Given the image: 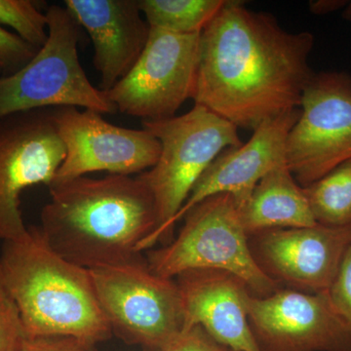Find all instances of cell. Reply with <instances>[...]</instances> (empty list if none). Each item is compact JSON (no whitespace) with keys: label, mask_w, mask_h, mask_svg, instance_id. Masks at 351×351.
I'll return each mask as SVG.
<instances>
[{"label":"cell","mask_w":351,"mask_h":351,"mask_svg":"<svg viewBox=\"0 0 351 351\" xmlns=\"http://www.w3.org/2000/svg\"><path fill=\"white\" fill-rule=\"evenodd\" d=\"M200 34L152 29L129 73L105 92L117 112L157 121L176 117L193 99L199 62Z\"/></svg>","instance_id":"ba28073f"},{"label":"cell","mask_w":351,"mask_h":351,"mask_svg":"<svg viewBox=\"0 0 351 351\" xmlns=\"http://www.w3.org/2000/svg\"><path fill=\"white\" fill-rule=\"evenodd\" d=\"M327 293L332 306L351 327V245Z\"/></svg>","instance_id":"603a6c76"},{"label":"cell","mask_w":351,"mask_h":351,"mask_svg":"<svg viewBox=\"0 0 351 351\" xmlns=\"http://www.w3.org/2000/svg\"><path fill=\"white\" fill-rule=\"evenodd\" d=\"M249 323L261 351H351V327L327 292L278 289L246 298Z\"/></svg>","instance_id":"7c38bea8"},{"label":"cell","mask_w":351,"mask_h":351,"mask_svg":"<svg viewBox=\"0 0 351 351\" xmlns=\"http://www.w3.org/2000/svg\"><path fill=\"white\" fill-rule=\"evenodd\" d=\"M184 309V327L200 326L232 351H261L247 313L250 291L239 277L219 270L198 269L175 278Z\"/></svg>","instance_id":"2e32d148"},{"label":"cell","mask_w":351,"mask_h":351,"mask_svg":"<svg viewBox=\"0 0 351 351\" xmlns=\"http://www.w3.org/2000/svg\"><path fill=\"white\" fill-rule=\"evenodd\" d=\"M300 113V108H295L267 120L253 131L248 142L221 152L193 186L174 226L195 205L213 195L228 193L241 207L267 173L286 164L289 132Z\"/></svg>","instance_id":"5bb4252c"},{"label":"cell","mask_w":351,"mask_h":351,"mask_svg":"<svg viewBox=\"0 0 351 351\" xmlns=\"http://www.w3.org/2000/svg\"><path fill=\"white\" fill-rule=\"evenodd\" d=\"M25 338L17 307L0 279V351H18Z\"/></svg>","instance_id":"44dd1931"},{"label":"cell","mask_w":351,"mask_h":351,"mask_svg":"<svg viewBox=\"0 0 351 351\" xmlns=\"http://www.w3.org/2000/svg\"><path fill=\"white\" fill-rule=\"evenodd\" d=\"M239 213L249 237L265 230L317 223L304 188L287 164L274 168L258 182L248 200L239 207Z\"/></svg>","instance_id":"e0dca14e"},{"label":"cell","mask_w":351,"mask_h":351,"mask_svg":"<svg viewBox=\"0 0 351 351\" xmlns=\"http://www.w3.org/2000/svg\"><path fill=\"white\" fill-rule=\"evenodd\" d=\"M49 193L39 230L53 250L87 269L141 257L138 247L158 226L156 201L138 176H83Z\"/></svg>","instance_id":"7a4b0ae2"},{"label":"cell","mask_w":351,"mask_h":351,"mask_svg":"<svg viewBox=\"0 0 351 351\" xmlns=\"http://www.w3.org/2000/svg\"><path fill=\"white\" fill-rule=\"evenodd\" d=\"M52 117L66 149L52 184L95 172L142 174L160 156V143L149 131L113 125L94 110L56 108Z\"/></svg>","instance_id":"8fae6325"},{"label":"cell","mask_w":351,"mask_h":351,"mask_svg":"<svg viewBox=\"0 0 351 351\" xmlns=\"http://www.w3.org/2000/svg\"><path fill=\"white\" fill-rule=\"evenodd\" d=\"M226 0H138L152 29L178 34H201Z\"/></svg>","instance_id":"ac0fdd59"},{"label":"cell","mask_w":351,"mask_h":351,"mask_svg":"<svg viewBox=\"0 0 351 351\" xmlns=\"http://www.w3.org/2000/svg\"><path fill=\"white\" fill-rule=\"evenodd\" d=\"M1 71H3V66L0 64V73H1Z\"/></svg>","instance_id":"83f0119b"},{"label":"cell","mask_w":351,"mask_h":351,"mask_svg":"<svg viewBox=\"0 0 351 351\" xmlns=\"http://www.w3.org/2000/svg\"><path fill=\"white\" fill-rule=\"evenodd\" d=\"M0 279L17 307L25 338L66 337L93 350L112 336L89 270L53 250L38 226L3 242Z\"/></svg>","instance_id":"3957f363"},{"label":"cell","mask_w":351,"mask_h":351,"mask_svg":"<svg viewBox=\"0 0 351 351\" xmlns=\"http://www.w3.org/2000/svg\"><path fill=\"white\" fill-rule=\"evenodd\" d=\"M314 41L311 32L286 31L272 14L226 0L200 34L195 105L252 132L299 108L315 73Z\"/></svg>","instance_id":"6da1fadb"},{"label":"cell","mask_w":351,"mask_h":351,"mask_svg":"<svg viewBox=\"0 0 351 351\" xmlns=\"http://www.w3.org/2000/svg\"><path fill=\"white\" fill-rule=\"evenodd\" d=\"M289 132L286 164L304 188L351 159V75L314 73Z\"/></svg>","instance_id":"9c48e42d"},{"label":"cell","mask_w":351,"mask_h":351,"mask_svg":"<svg viewBox=\"0 0 351 351\" xmlns=\"http://www.w3.org/2000/svg\"><path fill=\"white\" fill-rule=\"evenodd\" d=\"M66 157L52 108L14 113L0 119V241L27 232L21 195L38 184L48 188Z\"/></svg>","instance_id":"30bf717a"},{"label":"cell","mask_w":351,"mask_h":351,"mask_svg":"<svg viewBox=\"0 0 351 351\" xmlns=\"http://www.w3.org/2000/svg\"><path fill=\"white\" fill-rule=\"evenodd\" d=\"M0 25L12 27L18 36L38 49L48 39L47 15L29 0H0Z\"/></svg>","instance_id":"ffe728a7"},{"label":"cell","mask_w":351,"mask_h":351,"mask_svg":"<svg viewBox=\"0 0 351 351\" xmlns=\"http://www.w3.org/2000/svg\"><path fill=\"white\" fill-rule=\"evenodd\" d=\"M143 128L159 141L161 151L156 165L138 175L154 196L158 217L141 253L172 239L176 216L203 173L221 152L243 144L237 127L200 105L179 117L143 121Z\"/></svg>","instance_id":"277c9868"},{"label":"cell","mask_w":351,"mask_h":351,"mask_svg":"<svg viewBox=\"0 0 351 351\" xmlns=\"http://www.w3.org/2000/svg\"><path fill=\"white\" fill-rule=\"evenodd\" d=\"M343 17L345 18L346 20L351 21V1L348 2V5H346L345 11L343 13Z\"/></svg>","instance_id":"4316f807"},{"label":"cell","mask_w":351,"mask_h":351,"mask_svg":"<svg viewBox=\"0 0 351 351\" xmlns=\"http://www.w3.org/2000/svg\"><path fill=\"white\" fill-rule=\"evenodd\" d=\"M48 39L34 59L11 75H0V119L14 113L64 107L114 114L107 94L93 86L80 56V25L68 9L46 12Z\"/></svg>","instance_id":"8992f818"},{"label":"cell","mask_w":351,"mask_h":351,"mask_svg":"<svg viewBox=\"0 0 351 351\" xmlns=\"http://www.w3.org/2000/svg\"><path fill=\"white\" fill-rule=\"evenodd\" d=\"M38 50L0 25V64L3 66L5 75H11L24 68Z\"/></svg>","instance_id":"7402d4cb"},{"label":"cell","mask_w":351,"mask_h":351,"mask_svg":"<svg viewBox=\"0 0 351 351\" xmlns=\"http://www.w3.org/2000/svg\"><path fill=\"white\" fill-rule=\"evenodd\" d=\"M88 270L106 319L120 338L161 351L184 329L175 279L157 276L143 256Z\"/></svg>","instance_id":"52a82bcc"},{"label":"cell","mask_w":351,"mask_h":351,"mask_svg":"<svg viewBox=\"0 0 351 351\" xmlns=\"http://www.w3.org/2000/svg\"><path fill=\"white\" fill-rule=\"evenodd\" d=\"M251 250L263 271L280 284L308 293L327 292L351 245V225L316 223L250 235Z\"/></svg>","instance_id":"4fadbf2b"},{"label":"cell","mask_w":351,"mask_h":351,"mask_svg":"<svg viewBox=\"0 0 351 351\" xmlns=\"http://www.w3.org/2000/svg\"><path fill=\"white\" fill-rule=\"evenodd\" d=\"M91 348L73 338L47 337L25 338L18 351H92Z\"/></svg>","instance_id":"d4e9b609"},{"label":"cell","mask_w":351,"mask_h":351,"mask_svg":"<svg viewBox=\"0 0 351 351\" xmlns=\"http://www.w3.org/2000/svg\"></svg>","instance_id":"f1b7e54d"},{"label":"cell","mask_w":351,"mask_h":351,"mask_svg":"<svg viewBox=\"0 0 351 351\" xmlns=\"http://www.w3.org/2000/svg\"><path fill=\"white\" fill-rule=\"evenodd\" d=\"M161 351H232L215 341L202 327L184 328Z\"/></svg>","instance_id":"cb8c5ba5"},{"label":"cell","mask_w":351,"mask_h":351,"mask_svg":"<svg viewBox=\"0 0 351 351\" xmlns=\"http://www.w3.org/2000/svg\"><path fill=\"white\" fill-rule=\"evenodd\" d=\"M179 234L145 258L157 276L175 279L191 270L228 272L243 281L252 295L272 294L279 284L260 267L232 195L221 193L198 203L184 215Z\"/></svg>","instance_id":"5b68a950"},{"label":"cell","mask_w":351,"mask_h":351,"mask_svg":"<svg viewBox=\"0 0 351 351\" xmlns=\"http://www.w3.org/2000/svg\"><path fill=\"white\" fill-rule=\"evenodd\" d=\"M315 221L320 225H351V159L304 186Z\"/></svg>","instance_id":"d6986e66"},{"label":"cell","mask_w":351,"mask_h":351,"mask_svg":"<svg viewBox=\"0 0 351 351\" xmlns=\"http://www.w3.org/2000/svg\"><path fill=\"white\" fill-rule=\"evenodd\" d=\"M64 6L91 39L99 89L108 91L129 73L149 40L151 27L138 0H66Z\"/></svg>","instance_id":"9a60e30c"},{"label":"cell","mask_w":351,"mask_h":351,"mask_svg":"<svg viewBox=\"0 0 351 351\" xmlns=\"http://www.w3.org/2000/svg\"><path fill=\"white\" fill-rule=\"evenodd\" d=\"M348 1H315L311 2V10L314 14H325L338 10L348 5Z\"/></svg>","instance_id":"484cf974"}]
</instances>
